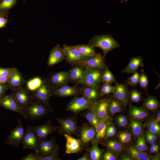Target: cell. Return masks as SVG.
Masks as SVG:
<instances>
[{
	"label": "cell",
	"mask_w": 160,
	"mask_h": 160,
	"mask_svg": "<svg viewBox=\"0 0 160 160\" xmlns=\"http://www.w3.org/2000/svg\"><path fill=\"white\" fill-rule=\"evenodd\" d=\"M53 111L50 105L44 104L32 98L22 109L23 116L25 119L33 121L39 119Z\"/></svg>",
	"instance_id": "1"
},
{
	"label": "cell",
	"mask_w": 160,
	"mask_h": 160,
	"mask_svg": "<svg viewBox=\"0 0 160 160\" xmlns=\"http://www.w3.org/2000/svg\"><path fill=\"white\" fill-rule=\"evenodd\" d=\"M88 44L94 48H101L103 51L104 57L111 50L120 47L119 43L110 34L95 36L91 39Z\"/></svg>",
	"instance_id": "2"
},
{
	"label": "cell",
	"mask_w": 160,
	"mask_h": 160,
	"mask_svg": "<svg viewBox=\"0 0 160 160\" xmlns=\"http://www.w3.org/2000/svg\"><path fill=\"white\" fill-rule=\"evenodd\" d=\"M77 116H71L65 118H57V121L60 124L58 133L63 135H79L80 127L77 125Z\"/></svg>",
	"instance_id": "3"
},
{
	"label": "cell",
	"mask_w": 160,
	"mask_h": 160,
	"mask_svg": "<svg viewBox=\"0 0 160 160\" xmlns=\"http://www.w3.org/2000/svg\"><path fill=\"white\" fill-rule=\"evenodd\" d=\"M54 89L49 84L47 79L43 80L41 86L31 93L32 98L46 105H50L49 101L53 96Z\"/></svg>",
	"instance_id": "4"
},
{
	"label": "cell",
	"mask_w": 160,
	"mask_h": 160,
	"mask_svg": "<svg viewBox=\"0 0 160 160\" xmlns=\"http://www.w3.org/2000/svg\"><path fill=\"white\" fill-rule=\"evenodd\" d=\"M103 70L97 68L87 67L84 76L80 84L87 86L100 84Z\"/></svg>",
	"instance_id": "5"
},
{
	"label": "cell",
	"mask_w": 160,
	"mask_h": 160,
	"mask_svg": "<svg viewBox=\"0 0 160 160\" xmlns=\"http://www.w3.org/2000/svg\"><path fill=\"white\" fill-rule=\"evenodd\" d=\"M112 98V96L111 95L102 97L92 105L90 109L94 112L99 121L109 116L108 113V107Z\"/></svg>",
	"instance_id": "6"
},
{
	"label": "cell",
	"mask_w": 160,
	"mask_h": 160,
	"mask_svg": "<svg viewBox=\"0 0 160 160\" xmlns=\"http://www.w3.org/2000/svg\"><path fill=\"white\" fill-rule=\"evenodd\" d=\"M92 104L82 96H76L67 104L65 111L77 114L83 111L90 109Z\"/></svg>",
	"instance_id": "7"
},
{
	"label": "cell",
	"mask_w": 160,
	"mask_h": 160,
	"mask_svg": "<svg viewBox=\"0 0 160 160\" xmlns=\"http://www.w3.org/2000/svg\"><path fill=\"white\" fill-rule=\"evenodd\" d=\"M30 127L36 136L38 141H40L47 140L48 136L56 132L59 126H53L51 121L49 120L45 124Z\"/></svg>",
	"instance_id": "8"
},
{
	"label": "cell",
	"mask_w": 160,
	"mask_h": 160,
	"mask_svg": "<svg viewBox=\"0 0 160 160\" xmlns=\"http://www.w3.org/2000/svg\"><path fill=\"white\" fill-rule=\"evenodd\" d=\"M25 130L20 119L18 120L16 127L10 132L5 143L14 147H17L22 143Z\"/></svg>",
	"instance_id": "9"
},
{
	"label": "cell",
	"mask_w": 160,
	"mask_h": 160,
	"mask_svg": "<svg viewBox=\"0 0 160 160\" xmlns=\"http://www.w3.org/2000/svg\"><path fill=\"white\" fill-rule=\"evenodd\" d=\"M47 80L54 89L67 85L70 82L69 70L51 73Z\"/></svg>",
	"instance_id": "10"
},
{
	"label": "cell",
	"mask_w": 160,
	"mask_h": 160,
	"mask_svg": "<svg viewBox=\"0 0 160 160\" xmlns=\"http://www.w3.org/2000/svg\"><path fill=\"white\" fill-rule=\"evenodd\" d=\"M62 48L65 60L71 65L83 61L88 57L82 54L71 46L63 44Z\"/></svg>",
	"instance_id": "11"
},
{
	"label": "cell",
	"mask_w": 160,
	"mask_h": 160,
	"mask_svg": "<svg viewBox=\"0 0 160 160\" xmlns=\"http://www.w3.org/2000/svg\"><path fill=\"white\" fill-rule=\"evenodd\" d=\"M112 97L121 102L126 110L129 104V91L125 83H115Z\"/></svg>",
	"instance_id": "12"
},
{
	"label": "cell",
	"mask_w": 160,
	"mask_h": 160,
	"mask_svg": "<svg viewBox=\"0 0 160 160\" xmlns=\"http://www.w3.org/2000/svg\"><path fill=\"white\" fill-rule=\"evenodd\" d=\"M79 135L83 147L87 148L93 141L95 135V128L90 124H84L80 127Z\"/></svg>",
	"instance_id": "13"
},
{
	"label": "cell",
	"mask_w": 160,
	"mask_h": 160,
	"mask_svg": "<svg viewBox=\"0 0 160 160\" xmlns=\"http://www.w3.org/2000/svg\"><path fill=\"white\" fill-rule=\"evenodd\" d=\"M80 63L86 67L97 68L103 70L108 66L106 64L104 56L100 53H96L93 55L88 56L84 61Z\"/></svg>",
	"instance_id": "14"
},
{
	"label": "cell",
	"mask_w": 160,
	"mask_h": 160,
	"mask_svg": "<svg viewBox=\"0 0 160 160\" xmlns=\"http://www.w3.org/2000/svg\"><path fill=\"white\" fill-rule=\"evenodd\" d=\"M38 140L37 138L30 126L27 127L23 137L22 143L23 150L30 149L33 150L35 153H37L38 146Z\"/></svg>",
	"instance_id": "15"
},
{
	"label": "cell",
	"mask_w": 160,
	"mask_h": 160,
	"mask_svg": "<svg viewBox=\"0 0 160 160\" xmlns=\"http://www.w3.org/2000/svg\"><path fill=\"white\" fill-rule=\"evenodd\" d=\"M0 106L8 110L19 113L23 116L22 110L16 101L13 92L9 95L2 96L0 99Z\"/></svg>",
	"instance_id": "16"
},
{
	"label": "cell",
	"mask_w": 160,
	"mask_h": 160,
	"mask_svg": "<svg viewBox=\"0 0 160 160\" xmlns=\"http://www.w3.org/2000/svg\"><path fill=\"white\" fill-rule=\"evenodd\" d=\"M82 87L76 84L73 86H70L67 85L60 88L54 89L53 96L60 97L74 96H77L81 94Z\"/></svg>",
	"instance_id": "17"
},
{
	"label": "cell",
	"mask_w": 160,
	"mask_h": 160,
	"mask_svg": "<svg viewBox=\"0 0 160 160\" xmlns=\"http://www.w3.org/2000/svg\"><path fill=\"white\" fill-rule=\"evenodd\" d=\"M57 144L53 136L49 140L39 141L38 151L36 153L38 156H47L54 151Z\"/></svg>",
	"instance_id": "18"
},
{
	"label": "cell",
	"mask_w": 160,
	"mask_h": 160,
	"mask_svg": "<svg viewBox=\"0 0 160 160\" xmlns=\"http://www.w3.org/2000/svg\"><path fill=\"white\" fill-rule=\"evenodd\" d=\"M12 91L16 101L22 110L32 99L31 93L23 87L15 89Z\"/></svg>",
	"instance_id": "19"
},
{
	"label": "cell",
	"mask_w": 160,
	"mask_h": 160,
	"mask_svg": "<svg viewBox=\"0 0 160 160\" xmlns=\"http://www.w3.org/2000/svg\"><path fill=\"white\" fill-rule=\"evenodd\" d=\"M100 86L101 84L93 86L83 85L82 88V96L93 104L102 97L100 95Z\"/></svg>",
	"instance_id": "20"
},
{
	"label": "cell",
	"mask_w": 160,
	"mask_h": 160,
	"mask_svg": "<svg viewBox=\"0 0 160 160\" xmlns=\"http://www.w3.org/2000/svg\"><path fill=\"white\" fill-rule=\"evenodd\" d=\"M69 70L70 82L80 84L84 76L87 67L81 63L72 65Z\"/></svg>",
	"instance_id": "21"
},
{
	"label": "cell",
	"mask_w": 160,
	"mask_h": 160,
	"mask_svg": "<svg viewBox=\"0 0 160 160\" xmlns=\"http://www.w3.org/2000/svg\"><path fill=\"white\" fill-rule=\"evenodd\" d=\"M66 140L65 153H78L84 148L80 139H76L71 135L64 134Z\"/></svg>",
	"instance_id": "22"
},
{
	"label": "cell",
	"mask_w": 160,
	"mask_h": 160,
	"mask_svg": "<svg viewBox=\"0 0 160 160\" xmlns=\"http://www.w3.org/2000/svg\"><path fill=\"white\" fill-rule=\"evenodd\" d=\"M112 123L111 119L109 116L99 121L95 128V135L92 144L98 143L104 138L106 128Z\"/></svg>",
	"instance_id": "23"
},
{
	"label": "cell",
	"mask_w": 160,
	"mask_h": 160,
	"mask_svg": "<svg viewBox=\"0 0 160 160\" xmlns=\"http://www.w3.org/2000/svg\"><path fill=\"white\" fill-rule=\"evenodd\" d=\"M65 59L63 48L57 44L50 51L47 63V65L52 66Z\"/></svg>",
	"instance_id": "24"
},
{
	"label": "cell",
	"mask_w": 160,
	"mask_h": 160,
	"mask_svg": "<svg viewBox=\"0 0 160 160\" xmlns=\"http://www.w3.org/2000/svg\"><path fill=\"white\" fill-rule=\"evenodd\" d=\"M149 114L148 110L143 106L138 107L130 104L129 105L128 114L132 119L142 120L147 118Z\"/></svg>",
	"instance_id": "25"
},
{
	"label": "cell",
	"mask_w": 160,
	"mask_h": 160,
	"mask_svg": "<svg viewBox=\"0 0 160 160\" xmlns=\"http://www.w3.org/2000/svg\"><path fill=\"white\" fill-rule=\"evenodd\" d=\"M25 83V79L21 73L15 68L9 77L8 84L9 89L13 91L23 87Z\"/></svg>",
	"instance_id": "26"
},
{
	"label": "cell",
	"mask_w": 160,
	"mask_h": 160,
	"mask_svg": "<svg viewBox=\"0 0 160 160\" xmlns=\"http://www.w3.org/2000/svg\"><path fill=\"white\" fill-rule=\"evenodd\" d=\"M143 58L140 56L132 58L127 67L121 72L129 74L137 71L139 67L143 66Z\"/></svg>",
	"instance_id": "27"
},
{
	"label": "cell",
	"mask_w": 160,
	"mask_h": 160,
	"mask_svg": "<svg viewBox=\"0 0 160 160\" xmlns=\"http://www.w3.org/2000/svg\"><path fill=\"white\" fill-rule=\"evenodd\" d=\"M127 152L132 160H150L151 157L148 154L140 151L134 145H129L127 148Z\"/></svg>",
	"instance_id": "28"
},
{
	"label": "cell",
	"mask_w": 160,
	"mask_h": 160,
	"mask_svg": "<svg viewBox=\"0 0 160 160\" xmlns=\"http://www.w3.org/2000/svg\"><path fill=\"white\" fill-rule=\"evenodd\" d=\"M143 107L151 111H156L159 107L160 103L157 98L154 96H148L143 99Z\"/></svg>",
	"instance_id": "29"
},
{
	"label": "cell",
	"mask_w": 160,
	"mask_h": 160,
	"mask_svg": "<svg viewBox=\"0 0 160 160\" xmlns=\"http://www.w3.org/2000/svg\"><path fill=\"white\" fill-rule=\"evenodd\" d=\"M123 107L124 105L121 102L112 97L108 105V114L111 116L116 113L123 112Z\"/></svg>",
	"instance_id": "30"
},
{
	"label": "cell",
	"mask_w": 160,
	"mask_h": 160,
	"mask_svg": "<svg viewBox=\"0 0 160 160\" xmlns=\"http://www.w3.org/2000/svg\"><path fill=\"white\" fill-rule=\"evenodd\" d=\"M141 120L132 119L129 125L132 135L135 137L143 133V125Z\"/></svg>",
	"instance_id": "31"
},
{
	"label": "cell",
	"mask_w": 160,
	"mask_h": 160,
	"mask_svg": "<svg viewBox=\"0 0 160 160\" xmlns=\"http://www.w3.org/2000/svg\"><path fill=\"white\" fill-rule=\"evenodd\" d=\"M90 148H86L90 160H99L103 152V150L98 146V143L92 144Z\"/></svg>",
	"instance_id": "32"
},
{
	"label": "cell",
	"mask_w": 160,
	"mask_h": 160,
	"mask_svg": "<svg viewBox=\"0 0 160 160\" xmlns=\"http://www.w3.org/2000/svg\"><path fill=\"white\" fill-rule=\"evenodd\" d=\"M43 82V80L40 78L34 77L27 81L25 88L31 93L39 88L42 84Z\"/></svg>",
	"instance_id": "33"
},
{
	"label": "cell",
	"mask_w": 160,
	"mask_h": 160,
	"mask_svg": "<svg viewBox=\"0 0 160 160\" xmlns=\"http://www.w3.org/2000/svg\"><path fill=\"white\" fill-rule=\"evenodd\" d=\"M71 46L77 49L82 54L86 56H92L96 53L94 48L88 44H79Z\"/></svg>",
	"instance_id": "34"
},
{
	"label": "cell",
	"mask_w": 160,
	"mask_h": 160,
	"mask_svg": "<svg viewBox=\"0 0 160 160\" xmlns=\"http://www.w3.org/2000/svg\"><path fill=\"white\" fill-rule=\"evenodd\" d=\"M105 146L110 151L116 154H119L123 150L122 144L116 140H111L107 142Z\"/></svg>",
	"instance_id": "35"
},
{
	"label": "cell",
	"mask_w": 160,
	"mask_h": 160,
	"mask_svg": "<svg viewBox=\"0 0 160 160\" xmlns=\"http://www.w3.org/2000/svg\"><path fill=\"white\" fill-rule=\"evenodd\" d=\"M84 117L91 126L95 128L99 120L94 112L91 109L87 110L86 112L79 114Z\"/></svg>",
	"instance_id": "36"
},
{
	"label": "cell",
	"mask_w": 160,
	"mask_h": 160,
	"mask_svg": "<svg viewBox=\"0 0 160 160\" xmlns=\"http://www.w3.org/2000/svg\"><path fill=\"white\" fill-rule=\"evenodd\" d=\"M145 126L146 127L147 130L150 132L156 135H159L160 134V126L158 123L152 118L148 120L145 123Z\"/></svg>",
	"instance_id": "37"
},
{
	"label": "cell",
	"mask_w": 160,
	"mask_h": 160,
	"mask_svg": "<svg viewBox=\"0 0 160 160\" xmlns=\"http://www.w3.org/2000/svg\"><path fill=\"white\" fill-rule=\"evenodd\" d=\"M116 80L114 76L107 66L104 70L102 76V84H112L115 83Z\"/></svg>",
	"instance_id": "38"
},
{
	"label": "cell",
	"mask_w": 160,
	"mask_h": 160,
	"mask_svg": "<svg viewBox=\"0 0 160 160\" xmlns=\"http://www.w3.org/2000/svg\"><path fill=\"white\" fill-rule=\"evenodd\" d=\"M142 99L141 92L137 90L136 87L129 90V100L130 102L139 103Z\"/></svg>",
	"instance_id": "39"
},
{
	"label": "cell",
	"mask_w": 160,
	"mask_h": 160,
	"mask_svg": "<svg viewBox=\"0 0 160 160\" xmlns=\"http://www.w3.org/2000/svg\"><path fill=\"white\" fill-rule=\"evenodd\" d=\"M136 147L140 151L145 152L148 150L145 138L143 133L137 137Z\"/></svg>",
	"instance_id": "40"
},
{
	"label": "cell",
	"mask_w": 160,
	"mask_h": 160,
	"mask_svg": "<svg viewBox=\"0 0 160 160\" xmlns=\"http://www.w3.org/2000/svg\"><path fill=\"white\" fill-rule=\"evenodd\" d=\"M148 80L145 71L143 69H141V73L140 74L139 83L140 88L144 89L146 93H148Z\"/></svg>",
	"instance_id": "41"
},
{
	"label": "cell",
	"mask_w": 160,
	"mask_h": 160,
	"mask_svg": "<svg viewBox=\"0 0 160 160\" xmlns=\"http://www.w3.org/2000/svg\"><path fill=\"white\" fill-rule=\"evenodd\" d=\"M60 150L58 145H57L54 151L49 155L44 156H38L37 160H60L59 157V153Z\"/></svg>",
	"instance_id": "42"
},
{
	"label": "cell",
	"mask_w": 160,
	"mask_h": 160,
	"mask_svg": "<svg viewBox=\"0 0 160 160\" xmlns=\"http://www.w3.org/2000/svg\"><path fill=\"white\" fill-rule=\"evenodd\" d=\"M140 73L137 71L133 73L131 77L125 81V84L127 86L134 87L139 83Z\"/></svg>",
	"instance_id": "43"
},
{
	"label": "cell",
	"mask_w": 160,
	"mask_h": 160,
	"mask_svg": "<svg viewBox=\"0 0 160 160\" xmlns=\"http://www.w3.org/2000/svg\"><path fill=\"white\" fill-rule=\"evenodd\" d=\"M118 138L121 143H127L131 140L132 134L128 131L121 132L118 134Z\"/></svg>",
	"instance_id": "44"
},
{
	"label": "cell",
	"mask_w": 160,
	"mask_h": 160,
	"mask_svg": "<svg viewBox=\"0 0 160 160\" xmlns=\"http://www.w3.org/2000/svg\"><path fill=\"white\" fill-rule=\"evenodd\" d=\"M114 86L111 84H103L100 86V95L101 97L110 93H113Z\"/></svg>",
	"instance_id": "45"
},
{
	"label": "cell",
	"mask_w": 160,
	"mask_h": 160,
	"mask_svg": "<svg viewBox=\"0 0 160 160\" xmlns=\"http://www.w3.org/2000/svg\"><path fill=\"white\" fill-rule=\"evenodd\" d=\"M116 132V129L115 126L112 123L109 124L107 127L104 138L108 139L114 136Z\"/></svg>",
	"instance_id": "46"
},
{
	"label": "cell",
	"mask_w": 160,
	"mask_h": 160,
	"mask_svg": "<svg viewBox=\"0 0 160 160\" xmlns=\"http://www.w3.org/2000/svg\"><path fill=\"white\" fill-rule=\"evenodd\" d=\"M16 0H3L0 4V9L11 8L15 4Z\"/></svg>",
	"instance_id": "47"
},
{
	"label": "cell",
	"mask_w": 160,
	"mask_h": 160,
	"mask_svg": "<svg viewBox=\"0 0 160 160\" xmlns=\"http://www.w3.org/2000/svg\"><path fill=\"white\" fill-rule=\"evenodd\" d=\"M15 68H5L0 67V76H10Z\"/></svg>",
	"instance_id": "48"
},
{
	"label": "cell",
	"mask_w": 160,
	"mask_h": 160,
	"mask_svg": "<svg viewBox=\"0 0 160 160\" xmlns=\"http://www.w3.org/2000/svg\"><path fill=\"white\" fill-rule=\"evenodd\" d=\"M103 159L104 160H116L117 158L111 152L108 151L104 154Z\"/></svg>",
	"instance_id": "49"
},
{
	"label": "cell",
	"mask_w": 160,
	"mask_h": 160,
	"mask_svg": "<svg viewBox=\"0 0 160 160\" xmlns=\"http://www.w3.org/2000/svg\"><path fill=\"white\" fill-rule=\"evenodd\" d=\"M37 154L34 153H31L25 157L22 158L21 160H37Z\"/></svg>",
	"instance_id": "50"
},
{
	"label": "cell",
	"mask_w": 160,
	"mask_h": 160,
	"mask_svg": "<svg viewBox=\"0 0 160 160\" xmlns=\"http://www.w3.org/2000/svg\"><path fill=\"white\" fill-rule=\"evenodd\" d=\"M9 89L8 84H0V95H3Z\"/></svg>",
	"instance_id": "51"
},
{
	"label": "cell",
	"mask_w": 160,
	"mask_h": 160,
	"mask_svg": "<svg viewBox=\"0 0 160 160\" xmlns=\"http://www.w3.org/2000/svg\"><path fill=\"white\" fill-rule=\"evenodd\" d=\"M10 76H0V84L8 83Z\"/></svg>",
	"instance_id": "52"
},
{
	"label": "cell",
	"mask_w": 160,
	"mask_h": 160,
	"mask_svg": "<svg viewBox=\"0 0 160 160\" xmlns=\"http://www.w3.org/2000/svg\"><path fill=\"white\" fill-rule=\"evenodd\" d=\"M116 121L118 125L120 127H125L128 124L127 119L121 120L116 119Z\"/></svg>",
	"instance_id": "53"
},
{
	"label": "cell",
	"mask_w": 160,
	"mask_h": 160,
	"mask_svg": "<svg viewBox=\"0 0 160 160\" xmlns=\"http://www.w3.org/2000/svg\"><path fill=\"white\" fill-rule=\"evenodd\" d=\"M145 140L150 144H151L154 142L148 133L147 130L145 132Z\"/></svg>",
	"instance_id": "54"
},
{
	"label": "cell",
	"mask_w": 160,
	"mask_h": 160,
	"mask_svg": "<svg viewBox=\"0 0 160 160\" xmlns=\"http://www.w3.org/2000/svg\"><path fill=\"white\" fill-rule=\"evenodd\" d=\"M78 160H90L87 152L84 153L82 157L79 158Z\"/></svg>",
	"instance_id": "55"
},
{
	"label": "cell",
	"mask_w": 160,
	"mask_h": 160,
	"mask_svg": "<svg viewBox=\"0 0 160 160\" xmlns=\"http://www.w3.org/2000/svg\"><path fill=\"white\" fill-rule=\"evenodd\" d=\"M121 160H132L131 157L127 154H123L121 157Z\"/></svg>",
	"instance_id": "56"
},
{
	"label": "cell",
	"mask_w": 160,
	"mask_h": 160,
	"mask_svg": "<svg viewBox=\"0 0 160 160\" xmlns=\"http://www.w3.org/2000/svg\"><path fill=\"white\" fill-rule=\"evenodd\" d=\"M7 20L4 17L0 16V28L4 26L7 23Z\"/></svg>",
	"instance_id": "57"
},
{
	"label": "cell",
	"mask_w": 160,
	"mask_h": 160,
	"mask_svg": "<svg viewBox=\"0 0 160 160\" xmlns=\"http://www.w3.org/2000/svg\"><path fill=\"white\" fill-rule=\"evenodd\" d=\"M148 134H149V135L150 137L155 142V141H156L157 139V137L156 135L150 132H149L147 130Z\"/></svg>",
	"instance_id": "58"
},
{
	"label": "cell",
	"mask_w": 160,
	"mask_h": 160,
	"mask_svg": "<svg viewBox=\"0 0 160 160\" xmlns=\"http://www.w3.org/2000/svg\"><path fill=\"white\" fill-rule=\"evenodd\" d=\"M159 149L153 148L151 146L150 149V152L151 153H153L158 152Z\"/></svg>",
	"instance_id": "59"
},
{
	"label": "cell",
	"mask_w": 160,
	"mask_h": 160,
	"mask_svg": "<svg viewBox=\"0 0 160 160\" xmlns=\"http://www.w3.org/2000/svg\"><path fill=\"white\" fill-rule=\"evenodd\" d=\"M156 119H155V121L159 123L160 122V112L159 111L157 113Z\"/></svg>",
	"instance_id": "60"
},
{
	"label": "cell",
	"mask_w": 160,
	"mask_h": 160,
	"mask_svg": "<svg viewBox=\"0 0 160 160\" xmlns=\"http://www.w3.org/2000/svg\"><path fill=\"white\" fill-rule=\"evenodd\" d=\"M127 119L126 116L124 115H120L116 119L117 120H125Z\"/></svg>",
	"instance_id": "61"
},
{
	"label": "cell",
	"mask_w": 160,
	"mask_h": 160,
	"mask_svg": "<svg viewBox=\"0 0 160 160\" xmlns=\"http://www.w3.org/2000/svg\"><path fill=\"white\" fill-rule=\"evenodd\" d=\"M151 145V147L154 148H156L159 149V145L156 143H155L154 142Z\"/></svg>",
	"instance_id": "62"
},
{
	"label": "cell",
	"mask_w": 160,
	"mask_h": 160,
	"mask_svg": "<svg viewBox=\"0 0 160 160\" xmlns=\"http://www.w3.org/2000/svg\"><path fill=\"white\" fill-rule=\"evenodd\" d=\"M1 15V13L0 12V16Z\"/></svg>",
	"instance_id": "63"
},
{
	"label": "cell",
	"mask_w": 160,
	"mask_h": 160,
	"mask_svg": "<svg viewBox=\"0 0 160 160\" xmlns=\"http://www.w3.org/2000/svg\"><path fill=\"white\" fill-rule=\"evenodd\" d=\"M2 95H0V99L2 96Z\"/></svg>",
	"instance_id": "64"
}]
</instances>
